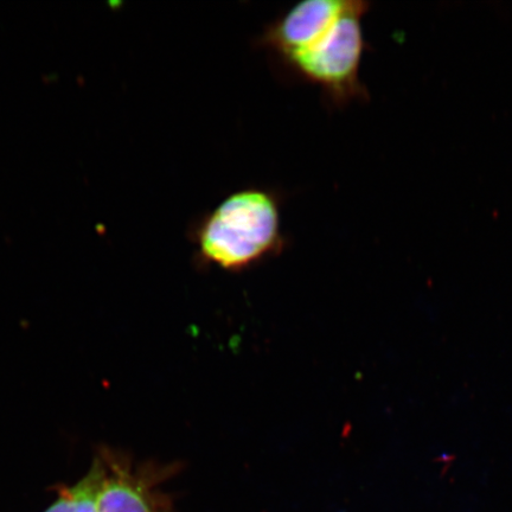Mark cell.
Listing matches in <instances>:
<instances>
[{"label":"cell","instance_id":"6da1fadb","mask_svg":"<svg viewBox=\"0 0 512 512\" xmlns=\"http://www.w3.org/2000/svg\"><path fill=\"white\" fill-rule=\"evenodd\" d=\"M283 203V195L271 188L230 192L191 224L198 260L239 272L283 251Z\"/></svg>","mask_w":512,"mask_h":512},{"label":"cell","instance_id":"7a4b0ae2","mask_svg":"<svg viewBox=\"0 0 512 512\" xmlns=\"http://www.w3.org/2000/svg\"><path fill=\"white\" fill-rule=\"evenodd\" d=\"M369 9L368 2L347 0L334 22L280 63L297 78L322 89L332 105L367 100L360 70L368 48L362 23Z\"/></svg>","mask_w":512,"mask_h":512},{"label":"cell","instance_id":"3957f363","mask_svg":"<svg viewBox=\"0 0 512 512\" xmlns=\"http://www.w3.org/2000/svg\"><path fill=\"white\" fill-rule=\"evenodd\" d=\"M104 466L98 512H172V498L160 489L179 471L178 464H134L123 451L101 446Z\"/></svg>","mask_w":512,"mask_h":512},{"label":"cell","instance_id":"277c9868","mask_svg":"<svg viewBox=\"0 0 512 512\" xmlns=\"http://www.w3.org/2000/svg\"><path fill=\"white\" fill-rule=\"evenodd\" d=\"M104 475V466L100 458L95 456L87 475L73 486H62L59 497L44 512H98Z\"/></svg>","mask_w":512,"mask_h":512}]
</instances>
